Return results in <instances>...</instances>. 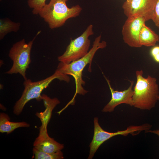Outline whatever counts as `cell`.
<instances>
[{"instance_id": "1", "label": "cell", "mask_w": 159, "mask_h": 159, "mask_svg": "<svg viewBox=\"0 0 159 159\" xmlns=\"http://www.w3.org/2000/svg\"><path fill=\"white\" fill-rule=\"evenodd\" d=\"M142 70L136 72L137 82L133 90V106L142 110H150L154 107L159 95L156 79L148 75L143 76Z\"/></svg>"}, {"instance_id": "2", "label": "cell", "mask_w": 159, "mask_h": 159, "mask_svg": "<svg viewBox=\"0 0 159 159\" xmlns=\"http://www.w3.org/2000/svg\"><path fill=\"white\" fill-rule=\"evenodd\" d=\"M101 35L96 38L92 48L84 57L68 64L60 62L58 65L57 69L60 72L66 75H71L74 78L76 85L75 95L77 94L84 95L87 92L82 87L85 82L82 78V72L87 64H89L91 66L97 51L106 47V42L104 41L101 42Z\"/></svg>"}, {"instance_id": "3", "label": "cell", "mask_w": 159, "mask_h": 159, "mask_svg": "<svg viewBox=\"0 0 159 159\" xmlns=\"http://www.w3.org/2000/svg\"><path fill=\"white\" fill-rule=\"evenodd\" d=\"M68 0H50L39 11L38 14L48 24L49 27L54 29L63 26L69 19L78 16L82 9L77 5L68 7Z\"/></svg>"}, {"instance_id": "4", "label": "cell", "mask_w": 159, "mask_h": 159, "mask_svg": "<svg viewBox=\"0 0 159 159\" xmlns=\"http://www.w3.org/2000/svg\"><path fill=\"white\" fill-rule=\"evenodd\" d=\"M55 79L67 82L70 81L68 75L62 73L57 69L52 75L38 81L32 82L30 79L25 80L23 82L24 90L21 97L14 107V113L17 115H19L26 103L32 99H36L39 101L42 100V92Z\"/></svg>"}, {"instance_id": "5", "label": "cell", "mask_w": 159, "mask_h": 159, "mask_svg": "<svg viewBox=\"0 0 159 159\" xmlns=\"http://www.w3.org/2000/svg\"><path fill=\"white\" fill-rule=\"evenodd\" d=\"M39 32L31 41L27 43L24 39L13 44L10 49L9 56L13 62L11 69L5 73L12 74L19 73L24 80L27 78L26 71L31 62V52L34 40L39 34Z\"/></svg>"}, {"instance_id": "6", "label": "cell", "mask_w": 159, "mask_h": 159, "mask_svg": "<svg viewBox=\"0 0 159 159\" xmlns=\"http://www.w3.org/2000/svg\"><path fill=\"white\" fill-rule=\"evenodd\" d=\"M98 118L95 117L94 119V133L92 140L90 143V153L88 159H92L99 147L105 141L117 135H121L126 136L129 134L135 135L141 131H145L146 132L152 128V125L148 123L139 125H131L124 130L112 132L104 130L98 122Z\"/></svg>"}, {"instance_id": "7", "label": "cell", "mask_w": 159, "mask_h": 159, "mask_svg": "<svg viewBox=\"0 0 159 159\" xmlns=\"http://www.w3.org/2000/svg\"><path fill=\"white\" fill-rule=\"evenodd\" d=\"M93 26H88L80 36L71 39L64 53L58 57L60 62L68 64L85 56L88 52L90 44L89 37L94 34Z\"/></svg>"}, {"instance_id": "8", "label": "cell", "mask_w": 159, "mask_h": 159, "mask_svg": "<svg viewBox=\"0 0 159 159\" xmlns=\"http://www.w3.org/2000/svg\"><path fill=\"white\" fill-rule=\"evenodd\" d=\"M157 0H126L122 5L127 17L141 16L146 21L152 20Z\"/></svg>"}, {"instance_id": "9", "label": "cell", "mask_w": 159, "mask_h": 159, "mask_svg": "<svg viewBox=\"0 0 159 159\" xmlns=\"http://www.w3.org/2000/svg\"><path fill=\"white\" fill-rule=\"evenodd\" d=\"M146 21L145 18L141 16L127 17L122 26V31L125 43L131 47H141L139 41V33Z\"/></svg>"}, {"instance_id": "10", "label": "cell", "mask_w": 159, "mask_h": 159, "mask_svg": "<svg viewBox=\"0 0 159 159\" xmlns=\"http://www.w3.org/2000/svg\"><path fill=\"white\" fill-rule=\"evenodd\" d=\"M105 77L111 92V98L109 102L103 108L102 111L105 112H112L116 106L121 104L124 103L131 106H133L132 96L134 91L132 87L134 81H130V85L127 89L118 91L114 90L112 87L110 81Z\"/></svg>"}, {"instance_id": "11", "label": "cell", "mask_w": 159, "mask_h": 159, "mask_svg": "<svg viewBox=\"0 0 159 159\" xmlns=\"http://www.w3.org/2000/svg\"><path fill=\"white\" fill-rule=\"evenodd\" d=\"M34 147L48 153H53L61 150L64 148L60 143L49 135L47 129H40L38 136L33 143Z\"/></svg>"}, {"instance_id": "12", "label": "cell", "mask_w": 159, "mask_h": 159, "mask_svg": "<svg viewBox=\"0 0 159 159\" xmlns=\"http://www.w3.org/2000/svg\"><path fill=\"white\" fill-rule=\"evenodd\" d=\"M45 110L43 112L37 113L36 115L40 119L42 122L41 128H47V126L51 117L52 112L55 107L60 102L56 98H51L47 95L43 94L42 95Z\"/></svg>"}, {"instance_id": "13", "label": "cell", "mask_w": 159, "mask_h": 159, "mask_svg": "<svg viewBox=\"0 0 159 159\" xmlns=\"http://www.w3.org/2000/svg\"><path fill=\"white\" fill-rule=\"evenodd\" d=\"M139 41L142 46L153 47L159 41V36L145 24L140 29Z\"/></svg>"}, {"instance_id": "14", "label": "cell", "mask_w": 159, "mask_h": 159, "mask_svg": "<svg viewBox=\"0 0 159 159\" xmlns=\"http://www.w3.org/2000/svg\"><path fill=\"white\" fill-rule=\"evenodd\" d=\"M10 118L6 114L0 113V132L9 134L17 128L21 127H29V124L25 122H14L10 121Z\"/></svg>"}, {"instance_id": "15", "label": "cell", "mask_w": 159, "mask_h": 159, "mask_svg": "<svg viewBox=\"0 0 159 159\" xmlns=\"http://www.w3.org/2000/svg\"><path fill=\"white\" fill-rule=\"evenodd\" d=\"M20 24L12 21L7 18L0 19V39H2L8 33L16 32L19 29Z\"/></svg>"}, {"instance_id": "16", "label": "cell", "mask_w": 159, "mask_h": 159, "mask_svg": "<svg viewBox=\"0 0 159 159\" xmlns=\"http://www.w3.org/2000/svg\"><path fill=\"white\" fill-rule=\"evenodd\" d=\"M32 151L33 158L35 159H62L64 158L63 153L61 150L50 153H45L34 147Z\"/></svg>"}, {"instance_id": "17", "label": "cell", "mask_w": 159, "mask_h": 159, "mask_svg": "<svg viewBox=\"0 0 159 159\" xmlns=\"http://www.w3.org/2000/svg\"><path fill=\"white\" fill-rule=\"evenodd\" d=\"M46 0H28L27 4L32 9V13L34 14H38L41 9L46 4Z\"/></svg>"}, {"instance_id": "18", "label": "cell", "mask_w": 159, "mask_h": 159, "mask_svg": "<svg viewBox=\"0 0 159 159\" xmlns=\"http://www.w3.org/2000/svg\"><path fill=\"white\" fill-rule=\"evenodd\" d=\"M155 26L159 29V0H157L152 19Z\"/></svg>"}, {"instance_id": "19", "label": "cell", "mask_w": 159, "mask_h": 159, "mask_svg": "<svg viewBox=\"0 0 159 159\" xmlns=\"http://www.w3.org/2000/svg\"><path fill=\"white\" fill-rule=\"evenodd\" d=\"M151 49L150 53L154 60L159 63V46H154Z\"/></svg>"}, {"instance_id": "20", "label": "cell", "mask_w": 159, "mask_h": 159, "mask_svg": "<svg viewBox=\"0 0 159 159\" xmlns=\"http://www.w3.org/2000/svg\"><path fill=\"white\" fill-rule=\"evenodd\" d=\"M147 132H150L157 135L159 136V129H157L154 130H150L148 131Z\"/></svg>"}, {"instance_id": "21", "label": "cell", "mask_w": 159, "mask_h": 159, "mask_svg": "<svg viewBox=\"0 0 159 159\" xmlns=\"http://www.w3.org/2000/svg\"><path fill=\"white\" fill-rule=\"evenodd\" d=\"M157 99H158V100H159V95L157 97Z\"/></svg>"}, {"instance_id": "22", "label": "cell", "mask_w": 159, "mask_h": 159, "mask_svg": "<svg viewBox=\"0 0 159 159\" xmlns=\"http://www.w3.org/2000/svg\"><path fill=\"white\" fill-rule=\"evenodd\" d=\"M0 0L1 1H2V0Z\"/></svg>"}]
</instances>
